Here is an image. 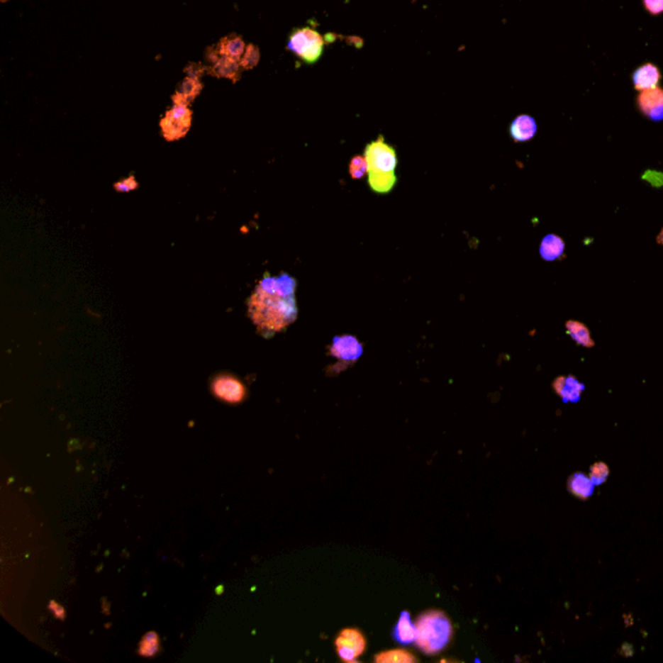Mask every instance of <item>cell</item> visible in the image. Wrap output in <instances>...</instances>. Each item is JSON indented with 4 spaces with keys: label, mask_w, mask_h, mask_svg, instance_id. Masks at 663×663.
Returning <instances> with one entry per match:
<instances>
[{
    "label": "cell",
    "mask_w": 663,
    "mask_h": 663,
    "mask_svg": "<svg viewBox=\"0 0 663 663\" xmlns=\"http://www.w3.org/2000/svg\"><path fill=\"white\" fill-rule=\"evenodd\" d=\"M296 280L286 274L264 276L250 296L249 316L263 335L282 332L297 319Z\"/></svg>",
    "instance_id": "6da1fadb"
},
{
    "label": "cell",
    "mask_w": 663,
    "mask_h": 663,
    "mask_svg": "<svg viewBox=\"0 0 663 663\" xmlns=\"http://www.w3.org/2000/svg\"><path fill=\"white\" fill-rule=\"evenodd\" d=\"M418 648L426 656H437L447 648L454 636L451 620L442 611H428L418 615Z\"/></svg>",
    "instance_id": "7a4b0ae2"
},
{
    "label": "cell",
    "mask_w": 663,
    "mask_h": 663,
    "mask_svg": "<svg viewBox=\"0 0 663 663\" xmlns=\"http://www.w3.org/2000/svg\"><path fill=\"white\" fill-rule=\"evenodd\" d=\"M325 39L319 31L310 26L296 29L289 37L286 48L294 53L301 60L313 65L321 60L324 52Z\"/></svg>",
    "instance_id": "3957f363"
},
{
    "label": "cell",
    "mask_w": 663,
    "mask_h": 663,
    "mask_svg": "<svg viewBox=\"0 0 663 663\" xmlns=\"http://www.w3.org/2000/svg\"><path fill=\"white\" fill-rule=\"evenodd\" d=\"M172 109L167 111L164 118L160 122L162 130V135L167 142L179 140L191 128L192 123V112L188 106V103L172 96Z\"/></svg>",
    "instance_id": "277c9868"
},
{
    "label": "cell",
    "mask_w": 663,
    "mask_h": 663,
    "mask_svg": "<svg viewBox=\"0 0 663 663\" xmlns=\"http://www.w3.org/2000/svg\"><path fill=\"white\" fill-rule=\"evenodd\" d=\"M364 158L368 167V175L394 172L398 164L396 152L391 145L385 142L382 135L377 138V140L369 143L365 147Z\"/></svg>",
    "instance_id": "5b68a950"
},
{
    "label": "cell",
    "mask_w": 663,
    "mask_h": 663,
    "mask_svg": "<svg viewBox=\"0 0 663 663\" xmlns=\"http://www.w3.org/2000/svg\"><path fill=\"white\" fill-rule=\"evenodd\" d=\"M365 648L367 640L357 628H345L335 639V649L343 662H357Z\"/></svg>",
    "instance_id": "8992f818"
},
{
    "label": "cell",
    "mask_w": 663,
    "mask_h": 663,
    "mask_svg": "<svg viewBox=\"0 0 663 663\" xmlns=\"http://www.w3.org/2000/svg\"><path fill=\"white\" fill-rule=\"evenodd\" d=\"M211 391L218 399L223 402H243L246 398L245 385L232 374H219L211 382Z\"/></svg>",
    "instance_id": "52a82bcc"
},
{
    "label": "cell",
    "mask_w": 663,
    "mask_h": 663,
    "mask_svg": "<svg viewBox=\"0 0 663 663\" xmlns=\"http://www.w3.org/2000/svg\"><path fill=\"white\" fill-rule=\"evenodd\" d=\"M329 354L347 367L358 360L363 354V346L354 335H338L333 338Z\"/></svg>",
    "instance_id": "ba28073f"
},
{
    "label": "cell",
    "mask_w": 663,
    "mask_h": 663,
    "mask_svg": "<svg viewBox=\"0 0 663 663\" xmlns=\"http://www.w3.org/2000/svg\"><path fill=\"white\" fill-rule=\"evenodd\" d=\"M637 104L641 113L649 120L659 122L663 120V90L659 87L652 90L641 91L637 97Z\"/></svg>",
    "instance_id": "9c48e42d"
},
{
    "label": "cell",
    "mask_w": 663,
    "mask_h": 663,
    "mask_svg": "<svg viewBox=\"0 0 663 663\" xmlns=\"http://www.w3.org/2000/svg\"><path fill=\"white\" fill-rule=\"evenodd\" d=\"M552 386L564 403L579 402L584 390V385L574 376H559L553 381Z\"/></svg>",
    "instance_id": "30bf717a"
},
{
    "label": "cell",
    "mask_w": 663,
    "mask_h": 663,
    "mask_svg": "<svg viewBox=\"0 0 663 663\" xmlns=\"http://www.w3.org/2000/svg\"><path fill=\"white\" fill-rule=\"evenodd\" d=\"M391 637L398 644H402V645H411L416 642L418 627H416V623L412 622L410 611H403L401 613L399 619L391 631Z\"/></svg>",
    "instance_id": "8fae6325"
},
{
    "label": "cell",
    "mask_w": 663,
    "mask_h": 663,
    "mask_svg": "<svg viewBox=\"0 0 663 663\" xmlns=\"http://www.w3.org/2000/svg\"><path fill=\"white\" fill-rule=\"evenodd\" d=\"M537 122L528 114H521L511 123L509 134L514 142H529L537 134Z\"/></svg>",
    "instance_id": "7c38bea8"
},
{
    "label": "cell",
    "mask_w": 663,
    "mask_h": 663,
    "mask_svg": "<svg viewBox=\"0 0 663 663\" xmlns=\"http://www.w3.org/2000/svg\"><path fill=\"white\" fill-rule=\"evenodd\" d=\"M240 62L233 60L231 57L223 56L216 51V56L213 57V67L210 69L211 74L219 77V78H230L233 82H236L240 78Z\"/></svg>",
    "instance_id": "4fadbf2b"
},
{
    "label": "cell",
    "mask_w": 663,
    "mask_h": 663,
    "mask_svg": "<svg viewBox=\"0 0 663 663\" xmlns=\"http://www.w3.org/2000/svg\"><path fill=\"white\" fill-rule=\"evenodd\" d=\"M661 78L659 70L653 64H647L635 70L633 73V83L635 89L639 91L652 90L656 89L658 81Z\"/></svg>",
    "instance_id": "5bb4252c"
},
{
    "label": "cell",
    "mask_w": 663,
    "mask_h": 663,
    "mask_svg": "<svg viewBox=\"0 0 663 663\" xmlns=\"http://www.w3.org/2000/svg\"><path fill=\"white\" fill-rule=\"evenodd\" d=\"M594 481L583 473H574L567 479V490L575 498L581 500H587L594 495L595 491Z\"/></svg>",
    "instance_id": "9a60e30c"
},
{
    "label": "cell",
    "mask_w": 663,
    "mask_h": 663,
    "mask_svg": "<svg viewBox=\"0 0 663 663\" xmlns=\"http://www.w3.org/2000/svg\"><path fill=\"white\" fill-rule=\"evenodd\" d=\"M216 50H218V52L221 53V55L227 56V57H231L233 60L239 61L240 62L243 55L245 52V42L243 40V38L238 37V35L225 37L219 42Z\"/></svg>",
    "instance_id": "2e32d148"
},
{
    "label": "cell",
    "mask_w": 663,
    "mask_h": 663,
    "mask_svg": "<svg viewBox=\"0 0 663 663\" xmlns=\"http://www.w3.org/2000/svg\"><path fill=\"white\" fill-rule=\"evenodd\" d=\"M565 243L556 235H547L540 244V257L544 261H556L564 254Z\"/></svg>",
    "instance_id": "e0dca14e"
},
{
    "label": "cell",
    "mask_w": 663,
    "mask_h": 663,
    "mask_svg": "<svg viewBox=\"0 0 663 663\" xmlns=\"http://www.w3.org/2000/svg\"><path fill=\"white\" fill-rule=\"evenodd\" d=\"M565 327H567V335H570L578 345H581L583 347H587V349L595 347V341L592 340L591 332L583 323L569 321H567Z\"/></svg>",
    "instance_id": "ac0fdd59"
},
{
    "label": "cell",
    "mask_w": 663,
    "mask_h": 663,
    "mask_svg": "<svg viewBox=\"0 0 663 663\" xmlns=\"http://www.w3.org/2000/svg\"><path fill=\"white\" fill-rule=\"evenodd\" d=\"M376 663H416L418 658L404 649H391L374 656Z\"/></svg>",
    "instance_id": "d6986e66"
},
{
    "label": "cell",
    "mask_w": 663,
    "mask_h": 663,
    "mask_svg": "<svg viewBox=\"0 0 663 663\" xmlns=\"http://www.w3.org/2000/svg\"><path fill=\"white\" fill-rule=\"evenodd\" d=\"M368 184L376 194H389L395 184H396V175L395 172L380 174V175H368Z\"/></svg>",
    "instance_id": "ffe728a7"
},
{
    "label": "cell",
    "mask_w": 663,
    "mask_h": 663,
    "mask_svg": "<svg viewBox=\"0 0 663 663\" xmlns=\"http://www.w3.org/2000/svg\"><path fill=\"white\" fill-rule=\"evenodd\" d=\"M201 89L202 86L201 83H200V79L186 77V79L180 84L179 89L177 90V94L174 95V97H177V99H179V100H183V101H186V103L189 104V103L194 100V97L200 94Z\"/></svg>",
    "instance_id": "44dd1931"
},
{
    "label": "cell",
    "mask_w": 663,
    "mask_h": 663,
    "mask_svg": "<svg viewBox=\"0 0 663 663\" xmlns=\"http://www.w3.org/2000/svg\"><path fill=\"white\" fill-rule=\"evenodd\" d=\"M160 649V639L158 635L153 631L144 635L140 644H139V654L142 657L156 656Z\"/></svg>",
    "instance_id": "7402d4cb"
},
{
    "label": "cell",
    "mask_w": 663,
    "mask_h": 663,
    "mask_svg": "<svg viewBox=\"0 0 663 663\" xmlns=\"http://www.w3.org/2000/svg\"><path fill=\"white\" fill-rule=\"evenodd\" d=\"M260 57H261V53H260V50L255 45H246L245 52H244L241 60H240V67L244 70L253 69L260 62Z\"/></svg>",
    "instance_id": "603a6c76"
},
{
    "label": "cell",
    "mask_w": 663,
    "mask_h": 663,
    "mask_svg": "<svg viewBox=\"0 0 663 663\" xmlns=\"http://www.w3.org/2000/svg\"><path fill=\"white\" fill-rule=\"evenodd\" d=\"M608 476H609V468L605 462H596L591 467L589 477L596 486L603 484L608 479Z\"/></svg>",
    "instance_id": "cb8c5ba5"
},
{
    "label": "cell",
    "mask_w": 663,
    "mask_h": 663,
    "mask_svg": "<svg viewBox=\"0 0 663 663\" xmlns=\"http://www.w3.org/2000/svg\"><path fill=\"white\" fill-rule=\"evenodd\" d=\"M351 177L354 179H360L363 178L365 172H368V167H367V161H365L364 156H355L352 160H351L350 167Z\"/></svg>",
    "instance_id": "d4e9b609"
},
{
    "label": "cell",
    "mask_w": 663,
    "mask_h": 663,
    "mask_svg": "<svg viewBox=\"0 0 663 663\" xmlns=\"http://www.w3.org/2000/svg\"><path fill=\"white\" fill-rule=\"evenodd\" d=\"M138 188V182L134 177H128L127 179L120 180L114 184V189L117 192H130Z\"/></svg>",
    "instance_id": "484cf974"
},
{
    "label": "cell",
    "mask_w": 663,
    "mask_h": 663,
    "mask_svg": "<svg viewBox=\"0 0 663 663\" xmlns=\"http://www.w3.org/2000/svg\"><path fill=\"white\" fill-rule=\"evenodd\" d=\"M644 6L653 15L663 12V0H644Z\"/></svg>",
    "instance_id": "4316f807"
},
{
    "label": "cell",
    "mask_w": 663,
    "mask_h": 663,
    "mask_svg": "<svg viewBox=\"0 0 663 663\" xmlns=\"http://www.w3.org/2000/svg\"><path fill=\"white\" fill-rule=\"evenodd\" d=\"M50 611H52L53 615L56 618L64 619L65 618V611H64V608L56 603V601H51L50 603Z\"/></svg>",
    "instance_id": "83f0119b"
},
{
    "label": "cell",
    "mask_w": 663,
    "mask_h": 663,
    "mask_svg": "<svg viewBox=\"0 0 663 663\" xmlns=\"http://www.w3.org/2000/svg\"><path fill=\"white\" fill-rule=\"evenodd\" d=\"M658 243L663 245V230L661 231V233H659V236H658Z\"/></svg>",
    "instance_id": "f1b7e54d"
}]
</instances>
